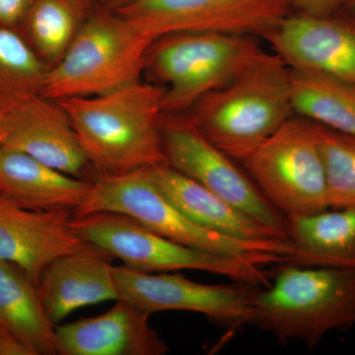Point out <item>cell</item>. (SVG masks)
I'll return each mask as SVG.
<instances>
[{"label":"cell","instance_id":"obj_19","mask_svg":"<svg viewBox=\"0 0 355 355\" xmlns=\"http://www.w3.org/2000/svg\"><path fill=\"white\" fill-rule=\"evenodd\" d=\"M293 263L355 270V207L329 209L288 219Z\"/></svg>","mask_w":355,"mask_h":355},{"label":"cell","instance_id":"obj_23","mask_svg":"<svg viewBox=\"0 0 355 355\" xmlns=\"http://www.w3.org/2000/svg\"><path fill=\"white\" fill-rule=\"evenodd\" d=\"M49 67L24 39L0 25V95L9 101L40 94Z\"/></svg>","mask_w":355,"mask_h":355},{"label":"cell","instance_id":"obj_13","mask_svg":"<svg viewBox=\"0 0 355 355\" xmlns=\"http://www.w3.org/2000/svg\"><path fill=\"white\" fill-rule=\"evenodd\" d=\"M69 210L25 209L0 196V260L8 261L38 287L46 266L87 246L71 227Z\"/></svg>","mask_w":355,"mask_h":355},{"label":"cell","instance_id":"obj_18","mask_svg":"<svg viewBox=\"0 0 355 355\" xmlns=\"http://www.w3.org/2000/svg\"><path fill=\"white\" fill-rule=\"evenodd\" d=\"M91 188L92 182L58 171L19 151L0 148V196L20 207L74 214Z\"/></svg>","mask_w":355,"mask_h":355},{"label":"cell","instance_id":"obj_11","mask_svg":"<svg viewBox=\"0 0 355 355\" xmlns=\"http://www.w3.org/2000/svg\"><path fill=\"white\" fill-rule=\"evenodd\" d=\"M121 299L151 315L162 311H188L205 315L229 327L249 324L252 296L256 286L239 284H198L180 273L139 272L114 266Z\"/></svg>","mask_w":355,"mask_h":355},{"label":"cell","instance_id":"obj_20","mask_svg":"<svg viewBox=\"0 0 355 355\" xmlns=\"http://www.w3.org/2000/svg\"><path fill=\"white\" fill-rule=\"evenodd\" d=\"M0 322L33 355H55V326L38 287L17 266L0 260Z\"/></svg>","mask_w":355,"mask_h":355},{"label":"cell","instance_id":"obj_9","mask_svg":"<svg viewBox=\"0 0 355 355\" xmlns=\"http://www.w3.org/2000/svg\"><path fill=\"white\" fill-rule=\"evenodd\" d=\"M160 130L166 164L288 239V219L266 200L235 159L202 135L189 114H163Z\"/></svg>","mask_w":355,"mask_h":355},{"label":"cell","instance_id":"obj_22","mask_svg":"<svg viewBox=\"0 0 355 355\" xmlns=\"http://www.w3.org/2000/svg\"><path fill=\"white\" fill-rule=\"evenodd\" d=\"M96 8L91 0H34L24 21L32 48L53 67Z\"/></svg>","mask_w":355,"mask_h":355},{"label":"cell","instance_id":"obj_7","mask_svg":"<svg viewBox=\"0 0 355 355\" xmlns=\"http://www.w3.org/2000/svg\"><path fill=\"white\" fill-rule=\"evenodd\" d=\"M71 227L84 242L144 272L202 270L239 284H270L263 266L239 257L202 251L172 241L125 214L98 211L72 216Z\"/></svg>","mask_w":355,"mask_h":355},{"label":"cell","instance_id":"obj_15","mask_svg":"<svg viewBox=\"0 0 355 355\" xmlns=\"http://www.w3.org/2000/svg\"><path fill=\"white\" fill-rule=\"evenodd\" d=\"M149 316L123 299L100 316L55 326L58 355H164L167 343Z\"/></svg>","mask_w":355,"mask_h":355},{"label":"cell","instance_id":"obj_27","mask_svg":"<svg viewBox=\"0 0 355 355\" xmlns=\"http://www.w3.org/2000/svg\"><path fill=\"white\" fill-rule=\"evenodd\" d=\"M0 355H33L31 350L18 342L8 331L0 329Z\"/></svg>","mask_w":355,"mask_h":355},{"label":"cell","instance_id":"obj_26","mask_svg":"<svg viewBox=\"0 0 355 355\" xmlns=\"http://www.w3.org/2000/svg\"><path fill=\"white\" fill-rule=\"evenodd\" d=\"M34 0H0V25L12 28L24 22Z\"/></svg>","mask_w":355,"mask_h":355},{"label":"cell","instance_id":"obj_30","mask_svg":"<svg viewBox=\"0 0 355 355\" xmlns=\"http://www.w3.org/2000/svg\"><path fill=\"white\" fill-rule=\"evenodd\" d=\"M349 9H352V11H354L355 12V0H352V3H350V6H349Z\"/></svg>","mask_w":355,"mask_h":355},{"label":"cell","instance_id":"obj_3","mask_svg":"<svg viewBox=\"0 0 355 355\" xmlns=\"http://www.w3.org/2000/svg\"><path fill=\"white\" fill-rule=\"evenodd\" d=\"M275 272L268 286L254 287L249 324L311 347L355 326V270L284 263Z\"/></svg>","mask_w":355,"mask_h":355},{"label":"cell","instance_id":"obj_28","mask_svg":"<svg viewBox=\"0 0 355 355\" xmlns=\"http://www.w3.org/2000/svg\"><path fill=\"white\" fill-rule=\"evenodd\" d=\"M14 103L0 99V148L3 146L10 130V109Z\"/></svg>","mask_w":355,"mask_h":355},{"label":"cell","instance_id":"obj_2","mask_svg":"<svg viewBox=\"0 0 355 355\" xmlns=\"http://www.w3.org/2000/svg\"><path fill=\"white\" fill-rule=\"evenodd\" d=\"M190 118L214 146L241 161L294 116L291 69L265 53L223 87L190 110Z\"/></svg>","mask_w":355,"mask_h":355},{"label":"cell","instance_id":"obj_25","mask_svg":"<svg viewBox=\"0 0 355 355\" xmlns=\"http://www.w3.org/2000/svg\"><path fill=\"white\" fill-rule=\"evenodd\" d=\"M352 0H289L291 8L299 13L313 16L331 15L343 9L349 8Z\"/></svg>","mask_w":355,"mask_h":355},{"label":"cell","instance_id":"obj_5","mask_svg":"<svg viewBox=\"0 0 355 355\" xmlns=\"http://www.w3.org/2000/svg\"><path fill=\"white\" fill-rule=\"evenodd\" d=\"M153 41L121 14L96 7L62 58L46 71L40 95L60 101L137 83Z\"/></svg>","mask_w":355,"mask_h":355},{"label":"cell","instance_id":"obj_12","mask_svg":"<svg viewBox=\"0 0 355 355\" xmlns=\"http://www.w3.org/2000/svg\"><path fill=\"white\" fill-rule=\"evenodd\" d=\"M291 69L355 84V12L289 14L265 37Z\"/></svg>","mask_w":355,"mask_h":355},{"label":"cell","instance_id":"obj_4","mask_svg":"<svg viewBox=\"0 0 355 355\" xmlns=\"http://www.w3.org/2000/svg\"><path fill=\"white\" fill-rule=\"evenodd\" d=\"M98 211L125 214L179 244L210 253L239 257L257 265L277 266L291 263L295 258V248L289 240L243 241L191 221L159 190L146 168L96 178L88 198L72 216Z\"/></svg>","mask_w":355,"mask_h":355},{"label":"cell","instance_id":"obj_6","mask_svg":"<svg viewBox=\"0 0 355 355\" xmlns=\"http://www.w3.org/2000/svg\"><path fill=\"white\" fill-rule=\"evenodd\" d=\"M265 51L250 35L172 33L150 44L146 70L164 85V113H182L232 81Z\"/></svg>","mask_w":355,"mask_h":355},{"label":"cell","instance_id":"obj_31","mask_svg":"<svg viewBox=\"0 0 355 355\" xmlns=\"http://www.w3.org/2000/svg\"><path fill=\"white\" fill-rule=\"evenodd\" d=\"M0 329H3V327H2V324H1V322H0ZM4 330V329H3Z\"/></svg>","mask_w":355,"mask_h":355},{"label":"cell","instance_id":"obj_29","mask_svg":"<svg viewBox=\"0 0 355 355\" xmlns=\"http://www.w3.org/2000/svg\"><path fill=\"white\" fill-rule=\"evenodd\" d=\"M91 1L96 7L114 11L132 3L135 0H91Z\"/></svg>","mask_w":355,"mask_h":355},{"label":"cell","instance_id":"obj_1","mask_svg":"<svg viewBox=\"0 0 355 355\" xmlns=\"http://www.w3.org/2000/svg\"><path fill=\"white\" fill-rule=\"evenodd\" d=\"M162 87L141 80L105 94L58 104L71 121L90 165L118 175L166 164L161 139Z\"/></svg>","mask_w":355,"mask_h":355},{"label":"cell","instance_id":"obj_10","mask_svg":"<svg viewBox=\"0 0 355 355\" xmlns=\"http://www.w3.org/2000/svg\"><path fill=\"white\" fill-rule=\"evenodd\" d=\"M291 9L289 0H135L114 11L155 40L178 32L232 33L265 38L291 14Z\"/></svg>","mask_w":355,"mask_h":355},{"label":"cell","instance_id":"obj_21","mask_svg":"<svg viewBox=\"0 0 355 355\" xmlns=\"http://www.w3.org/2000/svg\"><path fill=\"white\" fill-rule=\"evenodd\" d=\"M294 114L355 137V84L291 69Z\"/></svg>","mask_w":355,"mask_h":355},{"label":"cell","instance_id":"obj_17","mask_svg":"<svg viewBox=\"0 0 355 355\" xmlns=\"http://www.w3.org/2000/svg\"><path fill=\"white\" fill-rule=\"evenodd\" d=\"M159 190L191 221L202 227L243 241L287 239L202 184L167 164L146 168Z\"/></svg>","mask_w":355,"mask_h":355},{"label":"cell","instance_id":"obj_14","mask_svg":"<svg viewBox=\"0 0 355 355\" xmlns=\"http://www.w3.org/2000/svg\"><path fill=\"white\" fill-rule=\"evenodd\" d=\"M2 147L80 179L90 165L64 108L40 94L14 103L10 130Z\"/></svg>","mask_w":355,"mask_h":355},{"label":"cell","instance_id":"obj_16","mask_svg":"<svg viewBox=\"0 0 355 355\" xmlns=\"http://www.w3.org/2000/svg\"><path fill=\"white\" fill-rule=\"evenodd\" d=\"M110 258L87 245L46 266L38 291L51 323L58 326L79 308L121 299Z\"/></svg>","mask_w":355,"mask_h":355},{"label":"cell","instance_id":"obj_8","mask_svg":"<svg viewBox=\"0 0 355 355\" xmlns=\"http://www.w3.org/2000/svg\"><path fill=\"white\" fill-rule=\"evenodd\" d=\"M241 162L266 200L287 219L329 209L314 121L292 116Z\"/></svg>","mask_w":355,"mask_h":355},{"label":"cell","instance_id":"obj_24","mask_svg":"<svg viewBox=\"0 0 355 355\" xmlns=\"http://www.w3.org/2000/svg\"><path fill=\"white\" fill-rule=\"evenodd\" d=\"M330 209L355 207V137L316 123Z\"/></svg>","mask_w":355,"mask_h":355}]
</instances>
